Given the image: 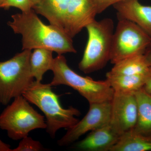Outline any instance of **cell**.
<instances>
[{
  "mask_svg": "<svg viewBox=\"0 0 151 151\" xmlns=\"http://www.w3.org/2000/svg\"><path fill=\"white\" fill-rule=\"evenodd\" d=\"M7 23L14 33L22 36V50L45 48L58 55L76 53L72 38L63 30L41 20L33 9L12 16Z\"/></svg>",
  "mask_w": 151,
  "mask_h": 151,
  "instance_id": "1",
  "label": "cell"
},
{
  "mask_svg": "<svg viewBox=\"0 0 151 151\" xmlns=\"http://www.w3.org/2000/svg\"><path fill=\"white\" fill-rule=\"evenodd\" d=\"M29 102L38 107L45 115L46 132L54 138L58 131L61 129H70L79 121L76 116L81 112L72 106L63 108L59 95L52 89L49 84H44L35 80L22 94Z\"/></svg>",
  "mask_w": 151,
  "mask_h": 151,
  "instance_id": "2",
  "label": "cell"
},
{
  "mask_svg": "<svg viewBox=\"0 0 151 151\" xmlns=\"http://www.w3.org/2000/svg\"><path fill=\"white\" fill-rule=\"evenodd\" d=\"M53 74L50 86L65 85L71 87L84 97L89 104L110 101L114 92L106 80L96 81L82 76L69 67L63 55L54 58L51 70Z\"/></svg>",
  "mask_w": 151,
  "mask_h": 151,
  "instance_id": "3",
  "label": "cell"
},
{
  "mask_svg": "<svg viewBox=\"0 0 151 151\" xmlns=\"http://www.w3.org/2000/svg\"><path fill=\"white\" fill-rule=\"evenodd\" d=\"M86 28L88 40L78 68L87 74L102 69L110 61L114 22L109 18L95 20Z\"/></svg>",
  "mask_w": 151,
  "mask_h": 151,
  "instance_id": "4",
  "label": "cell"
},
{
  "mask_svg": "<svg viewBox=\"0 0 151 151\" xmlns=\"http://www.w3.org/2000/svg\"><path fill=\"white\" fill-rule=\"evenodd\" d=\"M31 50H25L8 60L0 61V103L6 105L22 95L34 78L30 66Z\"/></svg>",
  "mask_w": 151,
  "mask_h": 151,
  "instance_id": "5",
  "label": "cell"
},
{
  "mask_svg": "<svg viewBox=\"0 0 151 151\" xmlns=\"http://www.w3.org/2000/svg\"><path fill=\"white\" fill-rule=\"evenodd\" d=\"M0 115V128L9 137L19 140L37 129H45V116L34 109L23 95L15 97Z\"/></svg>",
  "mask_w": 151,
  "mask_h": 151,
  "instance_id": "6",
  "label": "cell"
},
{
  "mask_svg": "<svg viewBox=\"0 0 151 151\" xmlns=\"http://www.w3.org/2000/svg\"><path fill=\"white\" fill-rule=\"evenodd\" d=\"M114 30L110 61L114 64L129 57L144 54L151 37L137 25L122 19Z\"/></svg>",
  "mask_w": 151,
  "mask_h": 151,
  "instance_id": "7",
  "label": "cell"
},
{
  "mask_svg": "<svg viewBox=\"0 0 151 151\" xmlns=\"http://www.w3.org/2000/svg\"><path fill=\"white\" fill-rule=\"evenodd\" d=\"M111 101L89 104V110L86 115L67 130L65 134L58 141V145L60 147L69 145L87 132L109 124L111 119Z\"/></svg>",
  "mask_w": 151,
  "mask_h": 151,
  "instance_id": "8",
  "label": "cell"
},
{
  "mask_svg": "<svg viewBox=\"0 0 151 151\" xmlns=\"http://www.w3.org/2000/svg\"><path fill=\"white\" fill-rule=\"evenodd\" d=\"M110 124L119 134L133 130L137 124V104L134 93L114 92Z\"/></svg>",
  "mask_w": 151,
  "mask_h": 151,
  "instance_id": "9",
  "label": "cell"
},
{
  "mask_svg": "<svg viewBox=\"0 0 151 151\" xmlns=\"http://www.w3.org/2000/svg\"><path fill=\"white\" fill-rule=\"evenodd\" d=\"M97 14L93 0H70L64 19V31L73 39L95 20Z\"/></svg>",
  "mask_w": 151,
  "mask_h": 151,
  "instance_id": "10",
  "label": "cell"
},
{
  "mask_svg": "<svg viewBox=\"0 0 151 151\" xmlns=\"http://www.w3.org/2000/svg\"><path fill=\"white\" fill-rule=\"evenodd\" d=\"M113 6L118 19L133 22L151 37V6L144 5L139 0H122Z\"/></svg>",
  "mask_w": 151,
  "mask_h": 151,
  "instance_id": "11",
  "label": "cell"
},
{
  "mask_svg": "<svg viewBox=\"0 0 151 151\" xmlns=\"http://www.w3.org/2000/svg\"><path fill=\"white\" fill-rule=\"evenodd\" d=\"M120 136L109 123L91 131L86 137L76 144L75 148L84 151H110Z\"/></svg>",
  "mask_w": 151,
  "mask_h": 151,
  "instance_id": "12",
  "label": "cell"
},
{
  "mask_svg": "<svg viewBox=\"0 0 151 151\" xmlns=\"http://www.w3.org/2000/svg\"><path fill=\"white\" fill-rule=\"evenodd\" d=\"M70 0H39L33 9L45 17L50 24L63 30L65 13Z\"/></svg>",
  "mask_w": 151,
  "mask_h": 151,
  "instance_id": "13",
  "label": "cell"
},
{
  "mask_svg": "<svg viewBox=\"0 0 151 151\" xmlns=\"http://www.w3.org/2000/svg\"><path fill=\"white\" fill-rule=\"evenodd\" d=\"M138 108L137 120L133 130L151 137V94L144 87L134 93Z\"/></svg>",
  "mask_w": 151,
  "mask_h": 151,
  "instance_id": "14",
  "label": "cell"
},
{
  "mask_svg": "<svg viewBox=\"0 0 151 151\" xmlns=\"http://www.w3.org/2000/svg\"><path fill=\"white\" fill-rule=\"evenodd\" d=\"M110 151H151V137L130 130L120 136Z\"/></svg>",
  "mask_w": 151,
  "mask_h": 151,
  "instance_id": "15",
  "label": "cell"
},
{
  "mask_svg": "<svg viewBox=\"0 0 151 151\" xmlns=\"http://www.w3.org/2000/svg\"><path fill=\"white\" fill-rule=\"evenodd\" d=\"M149 67L144 55H137L127 58L115 63L111 70L106 73V75L145 74Z\"/></svg>",
  "mask_w": 151,
  "mask_h": 151,
  "instance_id": "16",
  "label": "cell"
},
{
  "mask_svg": "<svg viewBox=\"0 0 151 151\" xmlns=\"http://www.w3.org/2000/svg\"><path fill=\"white\" fill-rule=\"evenodd\" d=\"M106 80L114 92L134 93L144 87L145 74L132 75H106Z\"/></svg>",
  "mask_w": 151,
  "mask_h": 151,
  "instance_id": "17",
  "label": "cell"
},
{
  "mask_svg": "<svg viewBox=\"0 0 151 151\" xmlns=\"http://www.w3.org/2000/svg\"><path fill=\"white\" fill-rule=\"evenodd\" d=\"M53 51L45 48H37L32 52L30 58V66L33 77L38 82H41L43 75L51 70L54 58Z\"/></svg>",
  "mask_w": 151,
  "mask_h": 151,
  "instance_id": "18",
  "label": "cell"
},
{
  "mask_svg": "<svg viewBox=\"0 0 151 151\" xmlns=\"http://www.w3.org/2000/svg\"><path fill=\"white\" fill-rule=\"evenodd\" d=\"M39 0H6L1 8L8 10L11 7L16 8L22 12H27L33 9Z\"/></svg>",
  "mask_w": 151,
  "mask_h": 151,
  "instance_id": "19",
  "label": "cell"
},
{
  "mask_svg": "<svg viewBox=\"0 0 151 151\" xmlns=\"http://www.w3.org/2000/svg\"><path fill=\"white\" fill-rule=\"evenodd\" d=\"M47 150L39 141L35 140L28 136L21 139L18 146L12 151H41Z\"/></svg>",
  "mask_w": 151,
  "mask_h": 151,
  "instance_id": "20",
  "label": "cell"
},
{
  "mask_svg": "<svg viewBox=\"0 0 151 151\" xmlns=\"http://www.w3.org/2000/svg\"><path fill=\"white\" fill-rule=\"evenodd\" d=\"M121 1L122 0H93L96 6L98 14L103 12L111 6H113L114 4Z\"/></svg>",
  "mask_w": 151,
  "mask_h": 151,
  "instance_id": "21",
  "label": "cell"
},
{
  "mask_svg": "<svg viewBox=\"0 0 151 151\" xmlns=\"http://www.w3.org/2000/svg\"><path fill=\"white\" fill-rule=\"evenodd\" d=\"M143 87L147 92L151 94V67H149L146 73L145 85Z\"/></svg>",
  "mask_w": 151,
  "mask_h": 151,
  "instance_id": "22",
  "label": "cell"
},
{
  "mask_svg": "<svg viewBox=\"0 0 151 151\" xmlns=\"http://www.w3.org/2000/svg\"><path fill=\"white\" fill-rule=\"evenodd\" d=\"M144 55L147 64L151 67V42Z\"/></svg>",
  "mask_w": 151,
  "mask_h": 151,
  "instance_id": "23",
  "label": "cell"
},
{
  "mask_svg": "<svg viewBox=\"0 0 151 151\" xmlns=\"http://www.w3.org/2000/svg\"><path fill=\"white\" fill-rule=\"evenodd\" d=\"M0 151H12L10 146L3 142L0 139Z\"/></svg>",
  "mask_w": 151,
  "mask_h": 151,
  "instance_id": "24",
  "label": "cell"
},
{
  "mask_svg": "<svg viewBox=\"0 0 151 151\" xmlns=\"http://www.w3.org/2000/svg\"><path fill=\"white\" fill-rule=\"evenodd\" d=\"M6 1V0H0V9H1V6Z\"/></svg>",
  "mask_w": 151,
  "mask_h": 151,
  "instance_id": "25",
  "label": "cell"
},
{
  "mask_svg": "<svg viewBox=\"0 0 151 151\" xmlns=\"http://www.w3.org/2000/svg\"><path fill=\"white\" fill-rule=\"evenodd\" d=\"M0 104H1V103H0Z\"/></svg>",
  "mask_w": 151,
  "mask_h": 151,
  "instance_id": "26",
  "label": "cell"
}]
</instances>
